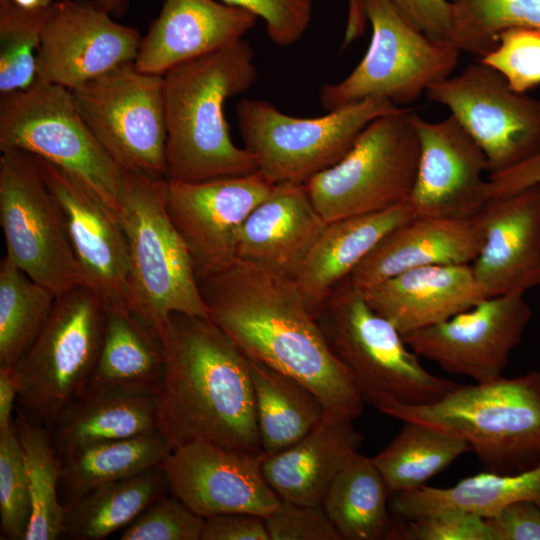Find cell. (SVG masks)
I'll use <instances>...</instances> for the list:
<instances>
[{
  "label": "cell",
  "mask_w": 540,
  "mask_h": 540,
  "mask_svg": "<svg viewBox=\"0 0 540 540\" xmlns=\"http://www.w3.org/2000/svg\"><path fill=\"white\" fill-rule=\"evenodd\" d=\"M198 281L209 319L249 360L306 385L328 414H362L365 402L293 277L236 259Z\"/></svg>",
  "instance_id": "obj_1"
},
{
  "label": "cell",
  "mask_w": 540,
  "mask_h": 540,
  "mask_svg": "<svg viewBox=\"0 0 540 540\" xmlns=\"http://www.w3.org/2000/svg\"><path fill=\"white\" fill-rule=\"evenodd\" d=\"M160 430L172 450L202 441L261 454L250 360L209 318L175 313L160 338Z\"/></svg>",
  "instance_id": "obj_2"
},
{
  "label": "cell",
  "mask_w": 540,
  "mask_h": 540,
  "mask_svg": "<svg viewBox=\"0 0 540 540\" xmlns=\"http://www.w3.org/2000/svg\"><path fill=\"white\" fill-rule=\"evenodd\" d=\"M257 78L255 54L244 39L163 75L167 180L198 182L257 171L251 152L234 144L224 114L226 100L249 90Z\"/></svg>",
  "instance_id": "obj_3"
},
{
  "label": "cell",
  "mask_w": 540,
  "mask_h": 540,
  "mask_svg": "<svg viewBox=\"0 0 540 540\" xmlns=\"http://www.w3.org/2000/svg\"><path fill=\"white\" fill-rule=\"evenodd\" d=\"M165 184L124 171L118 212L128 245L130 309L159 340L175 313L209 318L193 258L166 207Z\"/></svg>",
  "instance_id": "obj_4"
},
{
  "label": "cell",
  "mask_w": 540,
  "mask_h": 540,
  "mask_svg": "<svg viewBox=\"0 0 540 540\" xmlns=\"http://www.w3.org/2000/svg\"><path fill=\"white\" fill-rule=\"evenodd\" d=\"M314 314L363 401L384 415L399 406L433 403L460 384L426 370L396 327L347 279Z\"/></svg>",
  "instance_id": "obj_5"
},
{
  "label": "cell",
  "mask_w": 540,
  "mask_h": 540,
  "mask_svg": "<svg viewBox=\"0 0 540 540\" xmlns=\"http://www.w3.org/2000/svg\"><path fill=\"white\" fill-rule=\"evenodd\" d=\"M386 416L423 423L465 440L484 471L514 474L540 464V372L461 385L441 399Z\"/></svg>",
  "instance_id": "obj_6"
},
{
  "label": "cell",
  "mask_w": 540,
  "mask_h": 540,
  "mask_svg": "<svg viewBox=\"0 0 540 540\" xmlns=\"http://www.w3.org/2000/svg\"><path fill=\"white\" fill-rule=\"evenodd\" d=\"M108 310L86 285L55 298L40 334L13 366L21 381L17 414L49 427L90 384Z\"/></svg>",
  "instance_id": "obj_7"
},
{
  "label": "cell",
  "mask_w": 540,
  "mask_h": 540,
  "mask_svg": "<svg viewBox=\"0 0 540 540\" xmlns=\"http://www.w3.org/2000/svg\"><path fill=\"white\" fill-rule=\"evenodd\" d=\"M400 108L372 97L305 118L283 113L265 100L242 99L236 115L244 148L254 156L259 173L272 184H306L338 163L371 121Z\"/></svg>",
  "instance_id": "obj_8"
},
{
  "label": "cell",
  "mask_w": 540,
  "mask_h": 540,
  "mask_svg": "<svg viewBox=\"0 0 540 540\" xmlns=\"http://www.w3.org/2000/svg\"><path fill=\"white\" fill-rule=\"evenodd\" d=\"M19 149L69 172L118 217L124 170L91 132L71 90L36 78L0 94V150Z\"/></svg>",
  "instance_id": "obj_9"
},
{
  "label": "cell",
  "mask_w": 540,
  "mask_h": 540,
  "mask_svg": "<svg viewBox=\"0 0 540 540\" xmlns=\"http://www.w3.org/2000/svg\"><path fill=\"white\" fill-rule=\"evenodd\" d=\"M359 1L371 25L370 44L349 75L321 87L327 112L372 97L409 105L452 74L461 53L453 43L419 30L389 0Z\"/></svg>",
  "instance_id": "obj_10"
},
{
  "label": "cell",
  "mask_w": 540,
  "mask_h": 540,
  "mask_svg": "<svg viewBox=\"0 0 540 540\" xmlns=\"http://www.w3.org/2000/svg\"><path fill=\"white\" fill-rule=\"evenodd\" d=\"M415 116L401 107L374 119L338 163L305 184L327 223L383 211L407 200L419 159Z\"/></svg>",
  "instance_id": "obj_11"
},
{
  "label": "cell",
  "mask_w": 540,
  "mask_h": 540,
  "mask_svg": "<svg viewBox=\"0 0 540 540\" xmlns=\"http://www.w3.org/2000/svg\"><path fill=\"white\" fill-rule=\"evenodd\" d=\"M0 225L6 256L56 296L84 285L64 214L36 156L6 149L0 156Z\"/></svg>",
  "instance_id": "obj_12"
},
{
  "label": "cell",
  "mask_w": 540,
  "mask_h": 540,
  "mask_svg": "<svg viewBox=\"0 0 540 540\" xmlns=\"http://www.w3.org/2000/svg\"><path fill=\"white\" fill-rule=\"evenodd\" d=\"M71 92L91 132L124 171L166 179L163 75L131 62Z\"/></svg>",
  "instance_id": "obj_13"
},
{
  "label": "cell",
  "mask_w": 540,
  "mask_h": 540,
  "mask_svg": "<svg viewBox=\"0 0 540 540\" xmlns=\"http://www.w3.org/2000/svg\"><path fill=\"white\" fill-rule=\"evenodd\" d=\"M425 94L448 108L478 144L489 175L540 150V100L515 92L501 74L480 61L435 82Z\"/></svg>",
  "instance_id": "obj_14"
},
{
  "label": "cell",
  "mask_w": 540,
  "mask_h": 540,
  "mask_svg": "<svg viewBox=\"0 0 540 540\" xmlns=\"http://www.w3.org/2000/svg\"><path fill=\"white\" fill-rule=\"evenodd\" d=\"M531 317L524 294L492 296L403 339L419 357L444 371L467 376L476 383L488 382L502 376Z\"/></svg>",
  "instance_id": "obj_15"
},
{
  "label": "cell",
  "mask_w": 540,
  "mask_h": 540,
  "mask_svg": "<svg viewBox=\"0 0 540 540\" xmlns=\"http://www.w3.org/2000/svg\"><path fill=\"white\" fill-rule=\"evenodd\" d=\"M273 186L258 171L198 182L166 179V207L191 253L198 280L237 259L239 231Z\"/></svg>",
  "instance_id": "obj_16"
},
{
  "label": "cell",
  "mask_w": 540,
  "mask_h": 540,
  "mask_svg": "<svg viewBox=\"0 0 540 540\" xmlns=\"http://www.w3.org/2000/svg\"><path fill=\"white\" fill-rule=\"evenodd\" d=\"M141 35L93 0H59L36 55L37 78L69 90L135 62Z\"/></svg>",
  "instance_id": "obj_17"
},
{
  "label": "cell",
  "mask_w": 540,
  "mask_h": 540,
  "mask_svg": "<svg viewBox=\"0 0 540 540\" xmlns=\"http://www.w3.org/2000/svg\"><path fill=\"white\" fill-rule=\"evenodd\" d=\"M262 454L194 441L162 463L170 491L203 518L227 513L262 517L281 502L266 480Z\"/></svg>",
  "instance_id": "obj_18"
},
{
  "label": "cell",
  "mask_w": 540,
  "mask_h": 540,
  "mask_svg": "<svg viewBox=\"0 0 540 540\" xmlns=\"http://www.w3.org/2000/svg\"><path fill=\"white\" fill-rule=\"evenodd\" d=\"M419 159L405 201L413 217H471L489 199L486 157L460 123L449 115L429 122L417 114Z\"/></svg>",
  "instance_id": "obj_19"
},
{
  "label": "cell",
  "mask_w": 540,
  "mask_h": 540,
  "mask_svg": "<svg viewBox=\"0 0 540 540\" xmlns=\"http://www.w3.org/2000/svg\"><path fill=\"white\" fill-rule=\"evenodd\" d=\"M37 159L62 208L84 285L108 311H131L128 245L118 217L80 179Z\"/></svg>",
  "instance_id": "obj_20"
},
{
  "label": "cell",
  "mask_w": 540,
  "mask_h": 540,
  "mask_svg": "<svg viewBox=\"0 0 540 540\" xmlns=\"http://www.w3.org/2000/svg\"><path fill=\"white\" fill-rule=\"evenodd\" d=\"M478 213L484 241L471 268L487 296L540 286V184L489 198Z\"/></svg>",
  "instance_id": "obj_21"
},
{
  "label": "cell",
  "mask_w": 540,
  "mask_h": 540,
  "mask_svg": "<svg viewBox=\"0 0 540 540\" xmlns=\"http://www.w3.org/2000/svg\"><path fill=\"white\" fill-rule=\"evenodd\" d=\"M257 19L247 9L216 0H165L134 63L144 72L164 75L243 39Z\"/></svg>",
  "instance_id": "obj_22"
},
{
  "label": "cell",
  "mask_w": 540,
  "mask_h": 540,
  "mask_svg": "<svg viewBox=\"0 0 540 540\" xmlns=\"http://www.w3.org/2000/svg\"><path fill=\"white\" fill-rule=\"evenodd\" d=\"M484 241L479 213L471 217H412L386 234L347 278L364 291L410 269L471 265Z\"/></svg>",
  "instance_id": "obj_23"
},
{
  "label": "cell",
  "mask_w": 540,
  "mask_h": 540,
  "mask_svg": "<svg viewBox=\"0 0 540 540\" xmlns=\"http://www.w3.org/2000/svg\"><path fill=\"white\" fill-rule=\"evenodd\" d=\"M362 292L402 336L446 321L488 297L471 265L410 269Z\"/></svg>",
  "instance_id": "obj_24"
},
{
  "label": "cell",
  "mask_w": 540,
  "mask_h": 540,
  "mask_svg": "<svg viewBox=\"0 0 540 540\" xmlns=\"http://www.w3.org/2000/svg\"><path fill=\"white\" fill-rule=\"evenodd\" d=\"M326 225L305 184H274L239 231L237 259L293 277Z\"/></svg>",
  "instance_id": "obj_25"
},
{
  "label": "cell",
  "mask_w": 540,
  "mask_h": 540,
  "mask_svg": "<svg viewBox=\"0 0 540 540\" xmlns=\"http://www.w3.org/2000/svg\"><path fill=\"white\" fill-rule=\"evenodd\" d=\"M353 421L325 412L321 422L298 442L262 456L264 476L281 500L322 504L332 481L362 444L363 437Z\"/></svg>",
  "instance_id": "obj_26"
},
{
  "label": "cell",
  "mask_w": 540,
  "mask_h": 540,
  "mask_svg": "<svg viewBox=\"0 0 540 540\" xmlns=\"http://www.w3.org/2000/svg\"><path fill=\"white\" fill-rule=\"evenodd\" d=\"M58 458L160 430V393L89 385L48 427Z\"/></svg>",
  "instance_id": "obj_27"
},
{
  "label": "cell",
  "mask_w": 540,
  "mask_h": 540,
  "mask_svg": "<svg viewBox=\"0 0 540 540\" xmlns=\"http://www.w3.org/2000/svg\"><path fill=\"white\" fill-rule=\"evenodd\" d=\"M412 217L404 202L327 223L293 276L313 312L386 234Z\"/></svg>",
  "instance_id": "obj_28"
},
{
  "label": "cell",
  "mask_w": 540,
  "mask_h": 540,
  "mask_svg": "<svg viewBox=\"0 0 540 540\" xmlns=\"http://www.w3.org/2000/svg\"><path fill=\"white\" fill-rule=\"evenodd\" d=\"M533 501L540 506V464L514 474L484 471L461 479L451 487L423 486L390 495V509L408 520L443 509H460L484 518L497 515L506 506Z\"/></svg>",
  "instance_id": "obj_29"
},
{
  "label": "cell",
  "mask_w": 540,
  "mask_h": 540,
  "mask_svg": "<svg viewBox=\"0 0 540 540\" xmlns=\"http://www.w3.org/2000/svg\"><path fill=\"white\" fill-rule=\"evenodd\" d=\"M169 491L162 465L95 486L65 505L61 537L102 540Z\"/></svg>",
  "instance_id": "obj_30"
},
{
  "label": "cell",
  "mask_w": 540,
  "mask_h": 540,
  "mask_svg": "<svg viewBox=\"0 0 540 540\" xmlns=\"http://www.w3.org/2000/svg\"><path fill=\"white\" fill-rule=\"evenodd\" d=\"M390 495L372 457L357 452L338 472L321 505L342 540L391 539Z\"/></svg>",
  "instance_id": "obj_31"
},
{
  "label": "cell",
  "mask_w": 540,
  "mask_h": 540,
  "mask_svg": "<svg viewBox=\"0 0 540 540\" xmlns=\"http://www.w3.org/2000/svg\"><path fill=\"white\" fill-rule=\"evenodd\" d=\"M257 426L263 457L298 442L323 419L318 397L297 379L250 360Z\"/></svg>",
  "instance_id": "obj_32"
},
{
  "label": "cell",
  "mask_w": 540,
  "mask_h": 540,
  "mask_svg": "<svg viewBox=\"0 0 540 540\" xmlns=\"http://www.w3.org/2000/svg\"><path fill=\"white\" fill-rule=\"evenodd\" d=\"M164 367L161 341L131 311H108L89 385L160 393Z\"/></svg>",
  "instance_id": "obj_33"
},
{
  "label": "cell",
  "mask_w": 540,
  "mask_h": 540,
  "mask_svg": "<svg viewBox=\"0 0 540 540\" xmlns=\"http://www.w3.org/2000/svg\"><path fill=\"white\" fill-rule=\"evenodd\" d=\"M170 452L161 430L87 446L59 457L60 486L68 503L95 486L162 465Z\"/></svg>",
  "instance_id": "obj_34"
},
{
  "label": "cell",
  "mask_w": 540,
  "mask_h": 540,
  "mask_svg": "<svg viewBox=\"0 0 540 540\" xmlns=\"http://www.w3.org/2000/svg\"><path fill=\"white\" fill-rule=\"evenodd\" d=\"M392 441L372 457L391 494L419 489L462 455L472 452L463 439L435 427L403 421Z\"/></svg>",
  "instance_id": "obj_35"
},
{
  "label": "cell",
  "mask_w": 540,
  "mask_h": 540,
  "mask_svg": "<svg viewBox=\"0 0 540 540\" xmlns=\"http://www.w3.org/2000/svg\"><path fill=\"white\" fill-rule=\"evenodd\" d=\"M15 425L23 454L30 496L31 517L25 540L61 537L65 505L60 502V462L50 429L17 414Z\"/></svg>",
  "instance_id": "obj_36"
},
{
  "label": "cell",
  "mask_w": 540,
  "mask_h": 540,
  "mask_svg": "<svg viewBox=\"0 0 540 540\" xmlns=\"http://www.w3.org/2000/svg\"><path fill=\"white\" fill-rule=\"evenodd\" d=\"M56 295L6 255L0 263V366H14L36 340Z\"/></svg>",
  "instance_id": "obj_37"
},
{
  "label": "cell",
  "mask_w": 540,
  "mask_h": 540,
  "mask_svg": "<svg viewBox=\"0 0 540 540\" xmlns=\"http://www.w3.org/2000/svg\"><path fill=\"white\" fill-rule=\"evenodd\" d=\"M450 42L460 52L484 56L508 28L540 30V0H452Z\"/></svg>",
  "instance_id": "obj_38"
},
{
  "label": "cell",
  "mask_w": 540,
  "mask_h": 540,
  "mask_svg": "<svg viewBox=\"0 0 540 540\" xmlns=\"http://www.w3.org/2000/svg\"><path fill=\"white\" fill-rule=\"evenodd\" d=\"M53 5L30 10L0 0V94L24 90L36 80V55Z\"/></svg>",
  "instance_id": "obj_39"
},
{
  "label": "cell",
  "mask_w": 540,
  "mask_h": 540,
  "mask_svg": "<svg viewBox=\"0 0 540 540\" xmlns=\"http://www.w3.org/2000/svg\"><path fill=\"white\" fill-rule=\"evenodd\" d=\"M0 516L2 539L25 540L31 496L14 420L0 431Z\"/></svg>",
  "instance_id": "obj_40"
},
{
  "label": "cell",
  "mask_w": 540,
  "mask_h": 540,
  "mask_svg": "<svg viewBox=\"0 0 540 540\" xmlns=\"http://www.w3.org/2000/svg\"><path fill=\"white\" fill-rule=\"evenodd\" d=\"M479 61L501 74L512 90L525 94L540 85V30L501 31L496 46Z\"/></svg>",
  "instance_id": "obj_41"
},
{
  "label": "cell",
  "mask_w": 540,
  "mask_h": 540,
  "mask_svg": "<svg viewBox=\"0 0 540 540\" xmlns=\"http://www.w3.org/2000/svg\"><path fill=\"white\" fill-rule=\"evenodd\" d=\"M205 518L171 491L163 494L123 528L120 540H201Z\"/></svg>",
  "instance_id": "obj_42"
},
{
  "label": "cell",
  "mask_w": 540,
  "mask_h": 540,
  "mask_svg": "<svg viewBox=\"0 0 540 540\" xmlns=\"http://www.w3.org/2000/svg\"><path fill=\"white\" fill-rule=\"evenodd\" d=\"M391 539L496 540V535L487 518L450 508L394 523Z\"/></svg>",
  "instance_id": "obj_43"
},
{
  "label": "cell",
  "mask_w": 540,
  "mask_h": 540,
  "mask_svg": "<svg viewBox=\"0 0 540 540\" xmlns=\"http://www.w3.org/2000/svg\"><path fill=\"white\" fill-rule=\"evenodd\" d=\"M260 17L270 40L277 46H291L301 39L312 19V0H220Z\"/></svg>",
  "instance_id": "obj_44"
},
{
  "label": "cell",
  "mask_w": 540,
  "mask_h": 540,
  "mask_svg": "<svg viewBox=\"0 0 540 540\" xmlns=\"http://www.w3.org/2000/svg\"><path fill=\"white\" fill-rule=\"evenodd\" d=\"M264 519L270 540H342L322 505L281 500Z\"/></svg>",
  "instance_id": "obj_45"
},
{
  "label": "cell",
  "mask_w": 540,
  "mask_h": 540,
  "mask_svg": "<svg viewBox=\"0 0 540 540\" xmlns=\"http://www.w3.org/2000/svg\"><path fill=\"white\" fill-rule=\"evenodd\" d=\"M428 36L450 42L453 5L448 0H389Z\"/></svg>",
  "instance_id": "obj_46"
},
{
  "label": "cell",
  "mask_w": 540,
  "mask_h": 540,
  "mask_svg": "<svg viewBox=\"0 0 540 540\" xmlns=\"http://www.w3.org/2000/svg\"><path fill=\"white\" fill-rule=\"evenodd\" d=\"M496 540H540V506L533 501H519L487 518Z\"/></svg>",
  "instance_id": "obj_47"
},
{
  "label": "cell",
  "mask_w": 540,
  "mask_h": 540,
  "mask_svg": "<svg viewBox=\"0 0 540 540\" xmlns=\"http://www.w3.org/2000/svg\"><path fill=\"white\" fill-rule=\"evenodd\" d=\"M201 540H270L265 519L250 513L205 518Z\"/></svg>",
  "instance_id": "obj_48"
},
{
  "label": "cell",
  "mask_w": 540,
  "mask_h": 540,
  "mask_svg": "<svg viewBox=\"0 0 540 540\" xmlns=\"http://www.w3.org/2000/svg\"><path fill=\"white\" fill-rule=\"evenodd\" d=\"M489 198L540 184V150L505 171L488 175Z\"/></svg>",
  "instance_id": "obj_49"
},
{
  "label": "cell",
  "mask_w": 540,
  "mask_h": 540,
  "mask_svg": "<svg viewBox=\"0 0 540 540\" xmlns=\"http://www.w3.org/2000/svg\"><path fill=\"white\" fill-rule=\"evenodd\" d=\"M21 381L13 366H0V431L13 422L12 411L21 391Z\"/></svg>",
  "instance_id": "obj_50"
},
{
  "label": "cell",
  "mask_w": 540,
  "mask_h": 540,
  "mask_svg": "<svg viewBox=\"0 0 540 540\" xmlns=\"http://www.w3.org/2000/svg\"><path fill=\"white\" fill-rule=\"evenodd\" d=\"M98 6L106 10L111 16L121 18L129 8L130 0H93Z\"/></svg>",
  "instance_id": "obj_51"
},
{
  "label": "cell",
  "mask_w": 540,
  "mask_h": 540,
  "mask_svg": "<svg viewBox=\"0 0 540 540\" xmlns=\"http://www.w3.org/2000/svg\"><path fill=\"white\" fill-rule=\"evenodd\" d=\"M12 1L18 6L25 9H30V10L47 8L54 3L53 0H12Z\"/></svg>",
  "instance_id": "obj_52"
}]
</instances>
